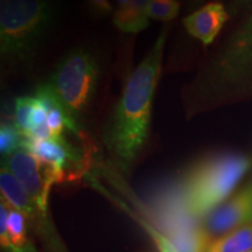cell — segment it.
<instances>
[{"instance_id":"obj_9","label":"cell","mask_w":252,"mask_h":252,"mask_svg":"<svg viewBox=\"0 0 252 252\" xmlns=\"http://www.w3.org/2000/svg\"><path fill=\"white\" fill-rule=\"evenodd\" d=\"M27 220L23 213L1 200L0 203V244L5 252H36L27 234Z\"/></svg>"},{"instance_id":"obj_7","label":"cell","mask_w":252,"mask_h":252,"mask_svg":"<svg viewBox=\"0 0 252 252\" xmlns=\"http://www.w3.org/2000/svg\"><path fill=\"white\" fill-rule=\"evenodd\" d=\"M0 190L1 200H4L11 208L23 213L28 224L33 225L43 236L47 243L54 249L55 252H64L60 242L56 239V234L53 230L48 216L37 209L23 185L2 165L0 169Z\"/></svg>"},{"instance_id":"obj_20","label":"cell","mask_w":252,"mask_h":252,"mask_svg":"<svg viewBox=\"0 0 252 252\" xmlns=\"http://www.w3.org/2000/svg\"><path fill=\"white\" fill-rule=\"evenodd\" d=\"M131 0H117V5H118V8H124L126 6L130 5Z\"/></svg>"},{"instance_id":"obj_21","label":"cell","mask_w":252,"mask_h":252,"mask_svg":"<svg viewBox=\"0 0 252 252\" xmlns=\"http://www.w3.org/2000/svg\"><path fill=\"white\" fill-rule=\"evenodd\" d=\"M249 252H252V250H251V251H249Z\"/></svg>"},{"instance_id":"obj_2","label":"cell","mask_w":252,"mask_h":252,"mask_svg":"<svg viewBox=\"0 0 252 252\" xmlns=\"http://www.w3.org/2000/svg\"><path fill=\"white\" fill-rule=\"evenodd\" d=\"M55 9L50 0H0V61L2 74L25 71L54 32Z\"/></svg>"},{"instance_id":"obj_17","label":"cell","mask_w":252,"mask_h":252,"mask_svg":"<svg viewBox=\"0 0 252 252\" xmlns=\"http://www.w3.org/2000/svg\"><path fill=\"white\" fill-rule=\"evenodd\" d=\"M47 125H48L50 132H52L53 138L59 139L62 138V132L64 126L67 127L68 122L64 112L61 108H55L48 111V118H47Z\"/></svg>"},{"instance_id":"obj_18","label":"cell","mask_w":252,"mask_h":252,"mask_svg":"<svg viewBox=\"0 0 252 252\" xmlns=\"http://www.w3.org/2000/svg\"><path fill=\"white\" fill-rule=\"evenodd\" d=\"M87 5L90 13L97 18L109 17L113 11L109 0H87Z\"/></svg>"},{"instance_id":"obj_13","label":"cell","mask_w":252,"mask_h":252,"mask_svg":"<svg viewBox=\"0 0 252 252\" xmlns=\"http://www.w3.org/2000/svg\"><path fill=\"white\" fill-rule=\"evenodd\" d=\"M252 250V223L210 241L206 252H249Z\"/></svg>"},{"instance_id":"obj_16","label":"cell","mask_w":252,"mask_h":252,"mask_svg":"<svg viewBox=\"0 0 252 252\" xmlns=\"http://www.w3.org/2000/svg\"><path fill=\"white\" fill-rule=\"evenodd\" d=\"M35 97L23 96L15 99V126L26 135L31 131V118L35 108Z\"/></svg>"},{"instance_id":"obj_8","label":"cell","mask_w":252,"mask_h":252,"mask_svg":"<svg viewBox=\"0 0 252 252\" xmlns=\"http://www.w3.org/2000/svg\"><path fill=\"white\" fill-rule=\"evenodd\" d=\"M201 228L210 241L252 223V185L223 202L202 219Z\"/></svg>"},{"instance_id":"obj_10","label":"cell","mask_w":252,"mask_h":252,"mask_svg":"<svg viewBox=\"0 0 252 252\" xmlns=\"http://www.w3.org/2000/svg\"><path fill=\"white\" fill-rule=\"evenodd\" d=\"M229 19L220 2H209L184 19V26L191 36L209 46Z\"/></svg>"},{"instance_id":"obj_19","label":"cell","mask_w":252,"mask_h":252,"mask_svg":"<svg viewBox=\"0 0 252 252\" xmlns=\"http://www.w3.org/2000/svg\"><path fill=\"white\" fill-rule=\"evenodd\" d=\"M252 2V0H234L231 5L232 13H237V12L242 11V9L248 7Z\"/></svg>"},{"instance_id":"obj_14","label":"cell","mask_w":252,"mask_h":252,"mask_svg":"<svg viewBox=\"0 0 252 252\" xmlns=\"http://www.w3.org/2000/svg\"><path fill=\"white\" fill-rule=\"evenodd\" d=\"M25 135L15 124L2 122L0 128V153L2 158L8 157L15 151L24 149Z\"/></svg>"},{"instance_id":"obj_4","label":"cell","mask_w":252,"mask_h":252,"mask_svg":"<svg viewBox=\"0 0 252 252\" xmlns=\"http://www.w3.org/2000/svg\"><path fill=\"white\" fill-rule=\"evenodd\" d=\"M250 160L237 153H226L203 160L182 180L178 210L182 220L204 219L220 206L248 172Z\"/></svg>"},{"instance_id":"obj_15","label":"cell","mask_w":252,"mask_h":252,"mask_svg":"<svg viewBox=\"0 0 252 252\" xmlns=\"http://www.w3.org/2000/svg\"><path fill=\"white\" fill-rule=\"evenodd\" d=\"M181 4L178 0H150L146 6V14L158 21H171L180 13Z\"/></svg>"},{"instance_id":"obj_11","label":"cell","mask_w":252,"mask_h":252,"mask_svg":"<svg viewBox=\"0 0 252 252\" xmlns=\"http://www.w3.org/2000/svg\"><path fill=\"white\" fill-rule=\"evenodd\" d=\"M24 149L42 161L54 166L63 176H65V169L78 160L76 151L63 137L59 139L52 138V139L37 140L26 135Z\"/></svg>"},{"instance_id":"obj_3","label":"cell","mask_w":252,"mask_h":252,"mask_svg":"<svg viewBox=\"0 0 252 252\" xmlns=\"http://www.w3.org/2000/svg\"><path fill=\"white\" fill-rule=\"evenodd\" d=\"M252 82V14L232 34L206 70L181 91L182 109L193 117L214 100L229 99Z\"/></svg>"},{"instance_id":"obj_12","label":"cell","mask_w":252,"mask_h":252,"mask_svg":"<svg viewBox=\"0 0 252 252\" xmlns=\"http://www.w3.org/2000/svg\"><path fill=\"white\" fill-rule=\"evenodd\" d=\"M150 0H131L130 5L118 8L113 14V24L124 33L137 34L150 26L146 6Z\"/></svg>"},{"instance_id":"obj_6","label":"cell","mask_w":252,"mask_h":252,"mask_svg":"<svg viewBox=\"0 0 252 252\" xmlns=\"http://www.w3.org/2000/svg\"><path fill=\"white\" fill-rule=\"evenodd\" d=\"M1 165L23 185L37 209L48 216L50 190L53 185L61 182L64 176L54 166L42 161L25 149L2 158Z\"/></svg>"},{"instance_id":"obj_5","label":"cell","mask_w":252,"mask_h":252,"mask_svg":"<svg viewBox=\"0 0 252 252\" xmlns=\"http://www.w3.org/2000/svg\"><path fill=\"white\" fill-rule=\"evenodd\" d=\"M100 74L98 54L89 46L81 45L60 59L46 82L67 117V128L74 133H81V124L98 90Z\"/></svg>"},{"instance_id":"obj_1","label":"cell","mask_w":252,"mask_h":252,"mask_svg":"<svg viewBox=\"0 0 252 252\" xmlns=\"http://www.w3.org/2000/svg\"><path fill=\"white\" fill-rule=\"evenodd\" d=\"M167 28L135 67L105 126L104 140L123 172L143 152L150 138L152 106L161 74Z\"/></svg>"}]
</instances>
